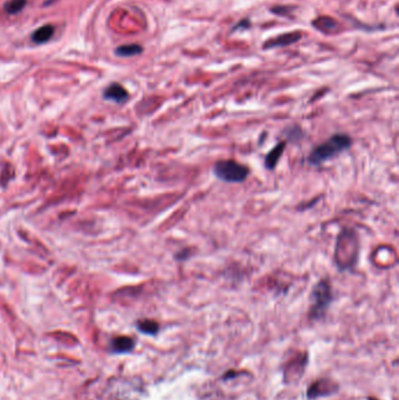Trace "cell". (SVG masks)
<instances>
[{
  "instance_id": "7",
  "label": "cell",
  "mask_w": 399,
  "mask_h": 400,
  "mask_svg": "<svg viewBox=\"0 0 399 400\" xmlns=\"http://www.w3.org/2000/svg\"><path fill=\"white\" fill-rule=\"evenodd\" d=\"M54 27L53 25H44L40 28H38L37 31L32 34V41L35 45H42L45 42L49 41L54 35Z\"/></svg>"
},
{
  "instance_id": "12",
  "label": "cell",
  "mask_w": 399,
  "mask_h": 400,
  "mask_svg": "<svg viewBox=\"0 0 399 400\" xmlns=\"http://www.w3.org/2000/svg\"><path fill=\"white\" fill-rule=\"evenodd\" d=\"M137 328L143 334L156 335L158 333V329H159V326H158L154 321L145 319V321H141V322L137 324Z\"/></svg>"
},
{
  "instance_id": "9",
  "label": "cell",
  "mask_w": 399,
  "mask_h": 400,
  "mask_svg": "<svg viewBox=\"0 0 399 400\" xmlns=\"http://www.w3.org/2000/svg\"><path fill=\"white\" fill-rule=\"evenodd\" d=\"M142 53H143V47L137 45V44L122 45L115 49V54H116L117 56H121V57H131V56L139 55V54H142Z\"/></svg>"
},
{
  "instance_id": "1",
  "label": "cell",
  "mask_w": 399,
  "mask_h": 400,
  "mask_svg": "<svg viewBox=\"0 0 399 400\" xmlns=\"http://www.w3.org/2000/svg\"><path fill=\"white\" fill-rule=\"evenodd\" d=\"M351 138L346 133H336L311 151L308 157V163L310 165H320L325 163V162L337 157L340 153L347 151L351 146Z\"/></svg>"
},
{
  "instance_id": "8",
  "label": "cell",
  "mask_w": 399,
  "mask_h": 400,
  "mask_svg": "<svg viewBox=\"0 0 399 400\" xmlns=\"http://www.w3.org/2000/svg\"><path fill=\"white\" fill-rule=\"evenodd\" d=\"M134 340L130 337L127 336H120L114 338L113 342H111V348L115 352H118V354H124V352H129L132 350L134 348Z\"/></svg>"
},
{
  "instance_id": "2",
  "label": "cell",
  "mask_w": 399,
  "mask_h": 400,
  "mask_svg": "<svg viewBox=\"0 0 399 400\" xmlns=\"http://www.w3.org/2000/svg\"><path fill=\"white\" fill-rule=\"evenodd\" d=\"M213 174L225 183H243L250 176V169L235 161H219L214 164Z\"/></svg>"
},
{
  "instance_id": "13",
  "label": "cell",
  "mask_w": 399,
  "mask_h": 400,
  "mask_svg": "<svg viewBox=\"0 0 399 400\" xmlns=\"http://www.w3.org/2000/svg\"><path fill=\"white\" fill-rule=\"evenodd\" d=\"M293 9H289L287 6H275L271 10L272 13L278 14V16H287L289 13V11H292Z\"/></svg>"
},
{
  "instance_id": "14",
  "label": "cell",
  "mask_w": 399,
  "mask_h": 400,
  "mask_svg": "<svg viewBox=\"0 0 399 400\" xmlns=\"http://www.w3.org/2000/svg\"><path fill=\"white\" fill-rule=\"evenodd\" d=\"M251 26V21L249 19H244L238 23L233 28L232 32H235V31H239V30H247V28H250Z\"/></svg>"
},
{
  "instance_id": "3",
  "label": "cell",
  "mask_w": 399,
  "mask_h": 400,
  "mask_svg": "<svg viewBox=\"0 0 399 400\" xmlns=\"http://www.w3.org/2000/svg\"><path fill=\"white\" fill-rule=\"evenodd\" d=\"M333 300L332 288L327 280H321L311 291L310 316L317 319L325 315L327 308Z\"/></svg>"
},
{
  "instance_id": "4",
  "label": "cell",
  "mask_w": 399,
  "mask_h": 400,
  "mask_svg": "<svg viewBox=\"0 0 399 400\" xmlns=\"http://www.w3.org/2000/svg\"><path fill=\"white\" fill-rule=\"evenodd\" d=\"M301 39L300 32H292V33H285L279 35V37L273 38L271 40L266 41L264 44L265 49L275 48V47H282V46H289L297 42Z\"/></svg>"
},
{
  "instance_id": "10",
  "label": "cell",
  "mask_w": 399,
  "mask_h": 400,
  "mask_svg": "<svg viewBox=\"0 0 399 400\" xmlns=\"http://www.w3.org/2000/svg\"><path fill=\"white\" fill-rule=\"evenodd\" d=\"M312 25L315 28L322 32H332L339 26L337 21L332 19L330 17H320L318 19L312 21Z\"/></svg>"
},
{
  "instance_id": "5",
  "label": "cell",
  "mask_w": 399,
  "mask_h": 400,
  "mask_svg": "<svg viewBox=\"0 0 399 400\" xmlns=\"http://www.w3.org/2000/svg\"><path fill=\"white\" fill-rule=\"evenodd\" d=\"M103 96L106 100L114 101L116 103H124L129 99V94L120 84H111L104 90Z\"/></svg>"
},
{
  "instance_id": "11",
  "label": "cell",
  "mask_w": 399,
  "mask_h": 400,
  "mask_svg": "<svg viewBox=\"0 0 399 400\" xmlns=\"http://www.w3.org/2000/svg\"><path fill=\"white\" fill-rule=\"evenodd\" d=\"M26 4L27 0H9L4 5V9L9 14H17L24 10Z\"/></svg>"
},
{
  "instance_id": "6",
  "label": "cell",
  "mask_w": 399,
  "mask_h": 400,
  "mask_svg": "<svg viewBox=\"0 0 399 400\" xmlns=\"http://www.w3.org/2000/svg\"><path fill=\"white\" fill-rule=\"evenodd\" d=\"M286 143L285 142H280L279 144L273 147V149L269 151V153L265 157V167L269 169V170H273L278 164V162L280 158H281L283 151H285Z\"/></svg>"
}]
</instances>
